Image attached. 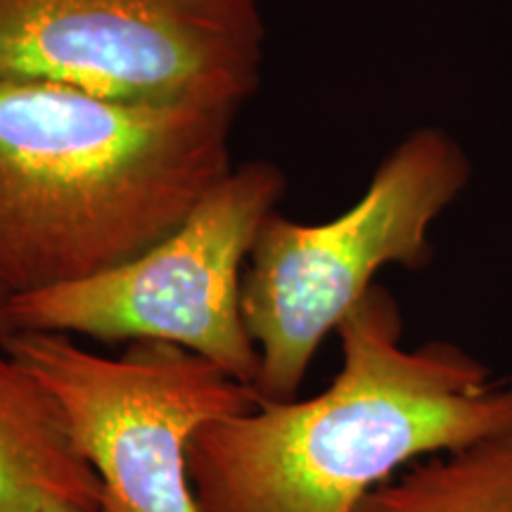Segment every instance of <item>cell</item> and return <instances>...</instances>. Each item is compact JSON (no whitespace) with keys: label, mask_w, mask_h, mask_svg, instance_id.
<instances>
[{"label":"cell","mask_w":512,"mask_h":512,"mask_svg":"<svg viewBox=\"0 0 512 512\" xmlns=\"http://www.w3.org/2000/svg\"><path fill=\"white\" fill-rule=\"evenodd\" d=\"M337 335L342 368L325 392L264 399L195 434L200 512H356L401 465L512 432V377L453 342L403 347L387 287H370Z\"/></svg>","instance_id":"obj_1"},{"label":"cell","mask_w":512,"mask_h":512,"mask_svg":"<svg viewBox=\"0 0 512 512\" xmlns=\"http://www.w3.org/2000/svg\"><path fill=\"white\" fill-rule=\"evenodd\" d=\"M43 512H83V510H76V508H69V505H50L48 510Z\"/></svg>","instance_id":"obj_10"},{"label":"cell","mask_w":512,"mask_h":512,"mask_svg":"<svg viewBox=\"0 0 512 512\" xmlns=\"http://www.w3.org/2000/svg\"><path fill=\"white\" fill-rule=\"evenodd\" d=\"M235 114L0 79V297L74 283L166 238L233 171Z\"/></svg>","instance_id":"obj_2"},{"label":"cell","mask_w":512,"mask_h":512,"mask_svg":"<svg viewBox=\"0 0 512 512\" xmlns=\"http://www.w3.org/2000/svg\"><path fill=\"white\" fill-rule=\"evenodd\" d=\"M0 339L60 406L100 482L95 512H200L192 439L264 401L252 384L169 342H131L110 358L60 332L12 330Z\"/></svg>","instance_id":"obj_5"},{"label":"cell","mask_w":512,"mask_h":512,"mask_svg":"<svg viewBox=\"0 0 512 512\" xmlns=\"http://www.w3.org/2000/svg\"><path fill=\"white\" fill-rule=\"evenodd\" d=\"M356 512H512V432L422 460Z\"/></svg>","instance_id":"obj_8"},{"label":"cell","mask_w":512,"mask_h":512,"mask_svg":"<svg viewBox=\"0 0 512 512\" xmlns=\"http://www.w3.org/2000/svg\"><path fill=\"white\" fill-rule=\"evenodd\" d=\"M470 174L456 140L420 128L377 166L361 200L337 219L268 216L242 275V318L259 349L256 392L268 401L294 399L320 344L384 266H430L432 223Z\"/></svg>","instance_id":"obj_3"},{"label":"cell","mask_w":512,"mask_h":512,"mask_svg":"<svg viewBox=\"0 0 512 512\" xmlns=\"http://www.w3.org/2000/svg\"><path fill=\"white\" fill-rule=\"evenodd\" d=\"M264 38L261 0H0V79L240 112Z\"/></svg>","instance_id":"obj_6"},{"label":"cell","mask_w":512,"mask_h":512,"mask_svg":"<svg viewBox=\"0 0 512 512\" xmlns=\"http://www.w3.org/2000/svg\"><path fill=\"white\" fill-rule=\"evenodd\" d=\"M285 195L271 162L242 164L157 245L88 278L8 299V332L98 342H169L252 384L259 349L242 318V275L259 230Z\"/></svg>","instance_id":"obj_4"},{"label":"cell","mask_w":512,"mask_h":512,"mask_svg":"<svg viewBox=\"0 0 512 512\" xmlns=\"http://www.w3.org/2000/svg\"><path fill=\"white\" fill-rule=\"evenodd\" d=\"M5 306H8V302L0 297V335H5V332H8V313H5Z\"/></svg>","instance_id":"obj_9"},{"label":"cell","mask_w":512,"mask_h":512,"mask_svg":"<svg viewBox=\"0 0 512 512\" xmlns=\"http://www.w3.org/2000/svg\"><path fill=\"white\" fill-rule=\"evenodd\" d=\"M100 482L81 458L53 394L0 339V512L50 505L95 512Z\"/></svg>","instance_id":"obj_7"}]
</instances>
